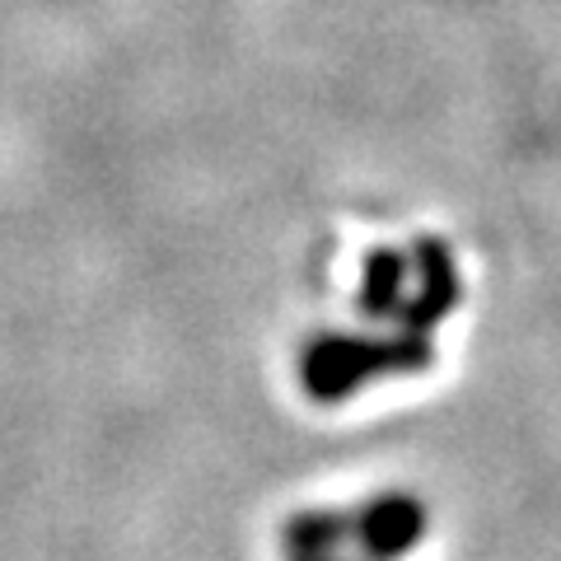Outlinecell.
I'll return each mask as SVG.
<instances>
[{"label":"cell","mask_w":561,"mask_h":561,"mask_svg":"<svg viewBox=\"0 0 561 561\" xmlns=\"http://www.w3.org/2000/svg\"><path fill=\"white\" fill-rule=\"evenodd\" d=\"M421 529H426V511L412 496H383L356 515L351 538L365 542V561H393L421 538Z\"/></svg>","instance_id":"cell-2"},{"label":"cell","mask_w":561,"mask_h":561,"mask_svg":"<svg viewBox=\"0 0 561 561\" xmlns=\"http://www.w3.org/2000/svg\"><path fill=\"white\" fill-rule=\"evenodd\" d=\"M416 257H421L416 262L421 267V295L402 309V323H408V332H426L454 309V300H459V276H454L449 249L445 243H435V239H421Z\"/></svg>","instance_id":"cell-3"},{"label":"cell","mask_w":561,"mask_h":561,"mask_svg":"<svg viewBox=\"0 0 561 561\" xmlns=\"http://www.w3.org/2000/svg\"><path fill=\"white\" fill-rule=\"evenodd\" d=\"M402 276H408V262L398 253L379 249L365 257V286H360V313L370 319H383V313H398L402 300Z\"/></svg>","instance_id":"cell-5"},{"label":"cell","mask_w":561,"mask_h":561,"mask_svg":"<svg viewBox=\"0 0 561 561\" xmlns=\"http://www.w3.org/2000/svg\"><path fill=\"white\" fill-rule=\"evenodd\" d=\"M319 561H332V557H319Z\"/></svg>","instance_id":"cell-6"},{"label":"cell","mask_w":561,"mask_h":561,"mask_svg":"<svg viewBox=\"0 0 561 561\" xmlns=\"http://www.w3.org/2000/svg\"><path fill=\"white\" fill-rule=\"evenodd\" d=\"M356 529V515H300L286 524V552L295 561H319V557H332L337 542L351 538Z\"/></svg>","instance_id":"cell-4"},{"label":"cell","mask_w":561,"mask_h":561,"mask_svg":"<svg viewBox=\"0 0 561 561\" xmlns=\"http://www.w3.org/2000/svg\"><path fill=\"white\" fill-rule=\"evenodd\" d=\"M431 365V337L426 332H402L393 342L375 337H319L305 351V389L319 402H337L356 393L365 379L379 375H408Z\"/></svg>","instance_id":"cell-1"}]
</instances>
